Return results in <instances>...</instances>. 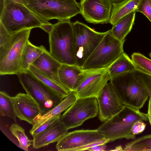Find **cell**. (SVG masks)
I'll list each match as a JSON object with an SVG mask.
<instances>
[{
  "label": "cell",
  "mask_w": 151,
  "mask_h": 151,
  "mask_svg": "<svg viewBox=\"0 0 151 151\" xmlns=\"http://www.w3.org/2000/svg\"><path fill=\"white\" fill-rule=\"evenodd\" d=\"M148 120L147 114L124 106L120 111L104 122L97 129L110 142L123 138L134 139L136 135L131 131L133 125L138 121Z\"/></svg>",
  "instance_id": "1"
},
{
  "label": "cell",
  "mask_w": 151,
  "mask_h": 151,
  "mask_svg": "<svg viewBox=\"0 0 151 151\" xmlns=\"http://www.w3.org/2000/svg\"><path fill=\"white\" fill-rule=\"evenodd\" d=\"M0 14V23L11 34L26 29L40 27L42 24L50 23L37 16L24 4L11 0H5Z\"/></svg>",
  "instance_id": "2"
},
{
  "label": "cell",
  "mask_w": 151,
  "mask_h": 151,
  "mask_svg": "<svg viewBox=\"0 0 151 151\" xmlns=\"http://www.w3.org/2000/svg\"><path fill=\"white\" fill-rule=\"evenodd\" d=\"M49 35L51 55L62 64L75 65L73 32L70 20L53 24Z\"/></svg>",
  "instance_id": "3"
},
{
  "label": "cell",
  "mask_w": 151,
  "mask_h": 151,
  "mask_svg": "<svg viewBox=\"0 0 151 151\" xmlns=\"http://www.w3.org/2000/svg\"><path fill=\"white\" fill-rule=\"evenodd\" d=\"M31 29L11 34L0 46V74H17L21 71L22 57L29 40Z\"/></svg>",
  "instance_id": "4"
},
{
  "label": "cell",
  "mask_w": 151,
  "mask_h": 151,
  "mask_svg": "<svg viewBox=\"0 0 151 151\" xmlns=\"http://www.w3.org/2000/svg\"><path fill=\"white\" fill-rule=\"evenodd\" d=\"M110 82L124 106L139 110L148 99L147 92L133 72L119 75L111 78Z\"/></svg>",
  "instance_id": "5"
},
{
  "label": "cell",
  "mask_w": 151,
  "mask_h": 151,
  "mask_svg": "<svg viewBox=\"0 0 151 151\" xmlns=\"http://www.w3.org/2000/svg\"><path fill=\"white\" fill-rule=\"evenodd\" d=\"M17 75L27 93L38 105L41 115L53 109L63 100L60 95L37 78L29 70L20 71Z\"/></svg>",
  "instance_id": "6"
},
{
  "label": "cell",
  "mask_w": 151,
  "mask_h": 151,
  "mask_svg": "<svg viewBox=\"0 0 151 151\" xmlns=\"http://www.w3.org/2000/svg\"><path fill=\"white\" fill-rule=\"evenodd\" d=\"M26 6L47 21L53 19L69 20L80 14L79 3L76 0H29Z\"/></svg>",
  "instance_id": "7"
},
{
  "label": "cell",
  "mask_w": 151,
  "mask_h": 151,
  "mask_svg": "<svg viewBox=\"0 0 151 151\" xmlns=\"http://www.w3.org/2000/svg\"><path fill=\"white\" fill-rule=\"evenodd\" d=\"M125 41H120L115 38L110 29L107 31L82 68L98 69L109 66L124 52L123 45Z\"/></svg>",
  "instance_id": "8"
},
{
  "label": "cell",
  "mask_w": 151,
  "mask_h": 151,
  "mask_svg": "<svg viewBox=\"0 0 151 151\" xmlns=\"http://www.w3.org/2000/svg\"><path fill=\"white\" fill-rule=\"evenodd\" d=\"M72 24L74 38L75 65L82 68L107 31L98 32L78 21L72 23Z\"/></svg>",
  "instance_id": "9"
},
{
  "label": "cell",
  "mask_w": 151,
  "mask_h": 151,
  "mask_svg": "<svg viewBox=\"0 0 151 151\" xmlns=\"http://www.w3.org/2000/svg\"><path fill=\"white\" fill-rule=\"evenodd\" d=\"M98 112L96 98L77 99L61 115L60 120L69 129L81 126L86 120L96 117Z\"/></svg>",
  "instance_id": "10"
},
{
  "label": "cell",
  "mask_w": 151,
  "mask_h": 151,
  "mask_svg": "<svg viewBox=\"0 0 151 151\" xmlns=\"http://www.w3.org/2000/svg\"><path fill=\"white\" fill-rule=\"evenodd\" d=\"M109 66L100 69H84V77L75 91L77 99L97 98L108 81H110L108 71Z\"/></svg>",
  "instance_id": "11"
},
{
  "label": "cell",
  "mask_w": 151,
  "mask_h": 151,
  "mask_svg": "<svg viewBox=\"0 0 151 151\" xmlns=\"http://www.w3.org/2000/svg\"><path fill=\"white\" fill-rule=\"evenodd\" d=\"M105 138L97 129H81L67 133L57 143L56 148L59 151H76L80 147Z\"/></svg>",
  "instance_id": "12"
},
{
  "label": "cell",
  "mask_w": 151,
  "mask_h": 151,
  "mask_svg": "<svg viewBox=\"0 0 151 151\" xmlns=\"http://www.w3.org/2000/svg\"><path fill=\"white\" fill-rule=\"evenodd\" d=\"M112 3L111 0H81L80 14L89 23H109Z\"/></svg>",
  "instance_id": "13"
},
{
  "label": "cell",
  "mask_w": 151,
  "mask_h": 151,
  "mask_svg": "<svg viewBox=\"0 0 151 151\" xmlns=\"http://www.w3.org/2000/svg\"><path fill=\"white\" fill-rule=\"evenodd\" d=\"M96 98L98 118L102 122L116 114L124 106L110 82L106 85Z\"/></svg>",
  "instance_id": "14"
},
{
  "label": "cell",
  "mask_w": 151,
  "mask_h": 151,
  "mask_svg": "<svg viewBox=\"0 0 151 151\" xmlns=\"http://www.w3.org/2000/svg\"><path fill=\"white\" fill-rule=\"evenodd\" d=\"M17 117L32 125L36 118L41 115L39 106L27 93H19L10 97Z\"/></svg>",
  "instance_id": "15"
},
{
  "label": "cell",
  "mask_w": 151,
  "mask_h": 151,
  "mask_svg": "<svg viewBox=\"0 0 151 151\" xmlns=\"http://www.w3.org/2000/svg\"><path fill=\"white\" fill-rule=\"evenodd\" d=\"M68 130L60 117L45 130L33 137V147L38 149L58 142L67 133Z\"/></svg>",
  "instance_id": "16"
},
{
  "label": "cell",
  "mask_w": 151,
  "mask_h": 151,
  "mask_svg": "<svg viewBox=\"0 0 151 151\" xmlns=\"http://www.w3.org/2000/svg\"><path fill=\"white\" fill-rule=\"evenodd\" d=\"M61 84L70 91H75L85 76V70L75 65L62 64L58 72Z\"/></svg>",
  "instance_id": "17"
},
{
  "label": "cell",
  "mask_w": 151,
  "mask_h": 151,
  "mask_svg": "<svg viewBox=\"0 0 151 151\" xmlns=\"http://www.w3.org/2000/svg\"><path fill=\"white\" fill-rule=\"evenodd\" d=\"M62 64L45 49L31 65L45 76L61 84L59 79L58 72Z\"/></svg>",
  "instance_id": "18"
},
{
  "label": "cell",
  "mask_w": 151,
  "mask_h": 151,
  "mask_svg": "<svg viewBox=\"0 0 151 151\" xmlns=\"http://www.w3.org/2000/svg\"><path fill=\"white\" fill-rule=\"evenodd\" d=\"M76 99L75 91H70L59 104L47 113L38 116L35 119L29 131L34 130L50 119L60 116L61 113L69 108Z\"/></svg>",
  "instance_id": "19"
},
{
  "label": "cell",
  "mask_w": 151,
  "mask_h": 151,
  "mask_svg": "<svg viewBox=\"0 0 151 151\" xmlns=\"http://www.w3.org/2000/svg\"><path fill=\"white\" fill-rule=\"evenodd\" d=\"M140 0H123L113 3L110 22L115 24L119 19L131 12L136 11Z\"/></svg>",
  "instance_id": "20"
},
{
  "label": "cell",
  "mask_w": 151,
  "mask_h": 151,
  "mask_svg": "<svg viewBox=\"0 0 151 151\" xmlns=\"http://www.w3.org/2000/svg\"><path fill=\"white\" fill-rule=\"evenodd\" d=\"M135 11H133L119 19L110 29L112 35L118 40H125L134 24Z\"/></svg>",
  "instance_id": "21"
},
{
  "label": "cell",
  "mask_w": 151,
  "mask_h": 151,
  "mask_svg": "<svg viewBox=\"0 0 151 151\" xmlns=\"http://www.w3.org/2000/svg\"><path fill=\"white\" fill-rule=\"evenodd\" d=\"M137 68L131 59L124 52L110 65L108 71L111 79L120 74L133 72Z\"/></svg>",
  "instance_id": "22"
},
{
  "label": "cell",
  "mask_w": 151,
  "mask_h": 151,
  "mask_svg": "<svg viewBox=\"0 0 151 151\" xmlns=\"http://www.w3.org/2000/svg\"><path fill=\"white\" fill-rule=\"evenodd\" d=\"M45 49L43 46H35L29 40L22 55L20 71L28 70L30 65Z\"/></svg>",
  "instance_id": "23"
},
{
  "label": "cell",
  "mask_w": 151,
  "mask_h": 151,
  "mask_svg": "<svg viewBox=\"0 0 151 151\" xmlns=\"http://www.w3.org/2000/svg\"><path fill=\"white\" fill-rule=\"evenodd\" d=\"M29 70L37 78L58 93L63 99L70 91L61 84L44 75L32 65H30Z\"/></svg>",
  "instance_id": "24"
},
{
  "label": "cell",
  "mask_w": 151,
  "mask_h": 151,
  "mask_svg": "<svg viewBox=\"0 0 151 151\" xmlns=\"http://www.w3.org/2000/svg\"><path fill=\"white\" fill-rule=\"evenodd\" d=\"M123 150L125 151H151V134L135 139L126 144Z\"/></svg>",
  "instance_id": "25"
},
{
  "label": "cell",
  "mask_w": 151,
  "mask_h": 151,
  "mask_svg": "<svg viewBox=\"0 0 151 151\" xmlns=\"http://www.w3.org/2000/svg\"><path fill=\"white\" fill-rule=\"evenodd\" d=\"M10 96L5 92H0V114L13 119L17 123L16 116Z\"/></svg>",
  "instance_id": "26"
},
{
  "label": "cell",
  "mask_w": 151,
  "mask_h": 151,
  "mask_svg": "<svg viewBox=\"0 0 151 151\" xmlns=\"http://www.w3.org/2000/svg\"><path fill=\"white\" fill-rule=\"evenodd\" d=\"M9 130L12 135L17 139L20 148L24 150L28 151L29 147L32 145L33 140L29 139L24 129L16 123L11 125Z\"/></svg>",
  "instance_id": "27"
},
{
  "label": "cell",
  "mask_w": 151,
  "mask_h": 151,
  "mask_svg": "<svg viewBox=\"0 0 151 151\" xmlns=\"http://www.w3.org/2000/svg\"><path fill=\"white\" fill-rule=\"evenodd\" d=\"M131 58L137 68L151 75V60L138 52L133 53Z\"/></svg>",
  "instance_id": "28"
},
{
  "label": "cell",
  "mask_w": 151,
  "mask_h": 151,
  "mask_svg": "<svg viewBox=\"0 0 151 151\" xmlns=\"http://www.w3.org/2000/svg\"><path fill=\"white\" fill-rule=\"evenodd\" d=\"M133 73L151 99V75L138 68Z\"/></svg>",
  "instance_id": "29"
},
{
  "label": "cell",
  "mask_w": 151,
  "mask_h": 151,
  "mask_svg": "<svg viewBox=\"0 0 151 151\" xmlns=\"http://www.w3.org/2000/svg\"><path fill=\"white\" fill-rule=\"evenodd\" d=\"M136 12L143 14L151 22V0H140Z\"/></svg>",
  "instance_id": "30"
},
{
  "label": "cell",
  "mask_w": 151,
  "mask_h": 151,
  "mask_svg": "<svg viewBox=\"0 0 151 151\" xmlns=\"http://www.w3.org/2000/svg\"><path fill=\"white\" fill-rule=\"evenodd\" d=\"M60 116L53 118L44 123L38 128L32 131H29V133L32 137L43 132L52 124L54 123L56 120L60 118Z\"/></svg>",
  "instance_id": "31"
},
{
  "label": "cell",
  "mask_w": 151,
  "mask_h": 151,
  "mask_svg": "<svg viewBox=\"0 0 151 151\" xmlns=\"http://www.w3.org/2000/svg\"><path fill=\"white\" fill-rule=\"evenodd\" d=\"M146 124L142 121H138L135 122L133 125L131 131L134 135L139 134L143 132L145 130Z\"/></svg>",
  "instance_id": "32"
},
{
  "label": "cell",
  "mask_w": 151,
  "mask_h": 151,
  "mask_svg": "<svg viewBox=\"0 0 151 151\" xmlns=\"http://www.w3.org/2000/svg\"><path fill=\"white\" fill-rule=\"evenodd\" d=\"M11 34L6 30L2 24H0V46L6 42L10 38Z\"/></svg>",
  "instance_id": "33"
},
{
  "label": "cell",
  "mask_w": 151,
  "mask_h": 151,
  "mask_svg": "<svg viewBox=\"0 0 151 151\" xmlns=\"http://www.w3.org/2000/svg\"><path fill=\"white\" fill-rule=\"evenodd\" d=\"M110 142V140L108 139L104 138L103 139L91 143L90 144L86 145L84 146L80 147L77 149L76 151H81L87 150L92 147L97 146V145L106 144Z\"/></svg>",
  "instance_id": "34"
},
{
  "label": "cell",
  "mask_w": 151,
  "mask_h": 151,
  "mask_svg": "<svg viewBox=\"0 0 151 151\" xmlns=\"http://www.w3.org/2000/svg\"><path fill=\"white\" fill-rule=\"evenodd\" d=\"M53 25L50 23H43L41 24L40 28L49 34L52 30Z\"/></svg>",
  "instance_id": "35"
},
{
  "label": "cell",
  "mask_w": 151,
  "mask_h": 151,
  "mask_svg": "<svg viewBox=\"0 0 151 151\" xmlns=\"http://www.w3.org/2000/svg\"><path fill=\"white\" fill-rule=\"evenodd\" d=\"M107 147L106 144L97 145L88 149L87 150L89 151H104Z\"/></svg>",
  "instance_id": "36"
},
{
  "label": "cell",
  "mask_w": 151,
  "mask_h": 151,
  "mask_svg": "<svg viewBox=\"0 0 151 151\" xmlns=\"http://www.w3.org/2000/svg\"><path fill=\"white\" fill-rule=\"evenodd\" d=\"M147 115L148 120L151 126V99L150 98L149 100Z\"/></svg>",
  "instance_id": "37"
},
{
  "label": "cell",
  "mask_w": 151,
  "mask_h": 151,
  "mask_svg": "<svg viewBox=\"0 0 151 151\" xmlns=\"http://www.w3.org/2000/svg\"><path fill=\"white\" fill-rule=\"evenodd\" d=\"M0 13L2 12L4 8L5 0H0Z\"/></svg>",
  "instance_id": "38"
},
{
  "label": "cell",
  "mask_w": 151,
  "mask_h": 151,
  "mask_svg": "<svg viewBox=\"0 0 151 151\" xmlns=\"http://www.w3.org/2000/svg\"><path fill=\"white\" fill-rule=\"evenodd\" d=\"M111 151H123V148L121 146H118L116 147L114 150H110Z\"/></svg>",
  "instance_id": "39"
},
{
  "label": "cell",
  "mask_w": 151,
  "mask_h": 151,
  "mask_svg": "<svg viewBox=\"0 0 151 151\" xmlns=\"http://www.w3.org/2000/svg\"><path fill=\"white\" fill-rule=\"evenodd\" d=\"M24 4L27 6L28 4L29 0H22Z\"/></svg>",
  "instance_id": "40"
},
{
  "label": "cell",
  "mask_w": 151,
  "mask_h": 151,
  "mask_svg": "<svg viewBox=\"0 0 151 151\" xmlns=\"http://www.w3.org/2000/svg\"><path fill=\"white\" fill-rule=\"evenodd\" d=\"M12 1H13L14 2H18L20 3H22V4H24L23 2H22V0H11Z\"/></svg>",
  "instance_id": "41"
},
{
  "label": "cell",
  "mask_w": 151,
  "mask_h": 151,
  "mask_svg": "<svg viewBox=\"0 0 151 151\" xmlns=\"http://www.w3.org/2000/svg\"><path fill=\"white\" fill-rule=\"evenodd\" d=\"M113 3L117 2L123 0H111Z\"/></svg>",
  "instance_id": "42"
},
{
  "label": "cell",
  "mask_w": 151,
  "mask_h": 151,
  "mask_svg": "<svg viewBox=\"0 0 151 151\" xmlns=\"http://www.w3.org/2000/svg\"><path fill=\"white\" fill-rule=\"evenodd\" d=\"M149 55L150 57L151 58V52L149 53Z\"/></svg>",
  "instance_id": "43"
}]
</instances>
